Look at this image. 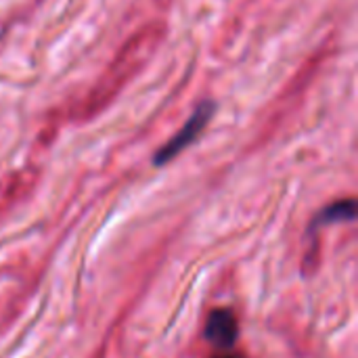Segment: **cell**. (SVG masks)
<instances>
[{
	"label": "cell",
	"instance_id": "277c9868",
	"mask_svg": "<svg viewBox=\"0 0 358 358\" xmlns=\"http://www.w3.org/2000/svg\"><path fill=\"white\" fill-rule=\"evenodd\" d=\"M218 358H243V357H237V355H224V357H218Z\"/></svg>",
	"mask_w": 358,
	"mask_h": 358
},
{
	"label": "cell",
	"instance_id": "7a4b0ae2",
	"mask_svg": "<svg viewBox=\"0 0 358 358\" xmlns=\"http://www.w3.org/2000/svg\"><path fill=\"white\" fill-rule=\"evenodd\" d=\"M239 323L237 317L227 308H216L206 321V340L216 348H231L237 342Z\"/></svg>",
	"mask_w": 358,
	"mask_h": 358
},
{
	"label": "cell",
	"instance_id": "6da1fadb",
	"mask_svg": "<svg viewBox=\"0 0 358 358\" xmlns=\"http://www.w3.org/2000/svg\"><path fill=\"white\" fill-rule=\"evenodd\" d=\"M212 113H214V103H212V101L199 103V105L195 107L193 115L187 120V124L178 130V134H174V136L155 153L153 164H155V166H166V164L172 162L180 151H185V149L201 134V130L208 126Z\"/></svg>",
	"mask_w": 358,
	"mask_h": 358
},
{
	"label": "cell",
	"instance_id": "3957f363",
	"mask_svg": "<svg viewBox=\"0 0 358 358\" xmlns=\"http://www.w3.org/2000/svg\"><path fill=\"white\" fill-rule=\"evenodd\" d=\"M355 218H357L355 199H344V201L331 203L329 208L319 212L313 227H310V231H317L319 227H325V224H331V222H346V220H355Z\"/></svg>",
	"mask_w": 358,
	"mask_h": 358
}]
</instances>
